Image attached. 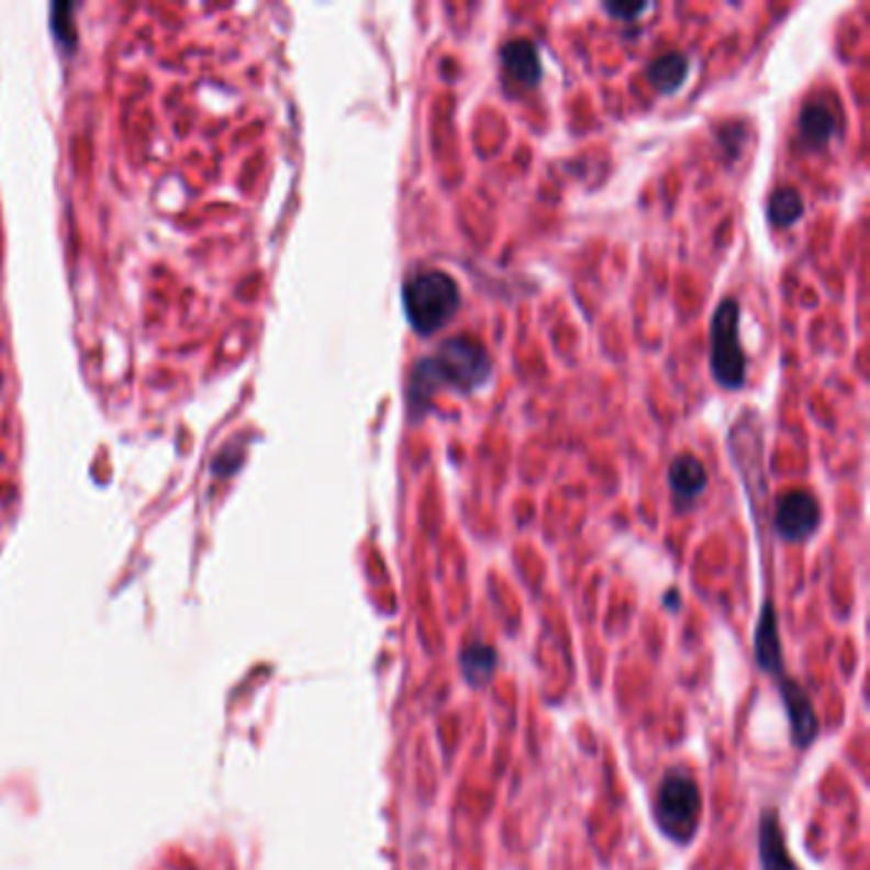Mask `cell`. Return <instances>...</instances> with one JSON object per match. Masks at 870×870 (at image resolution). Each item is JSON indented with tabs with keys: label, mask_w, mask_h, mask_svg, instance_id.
I'll return each instance as SVG.
<instances>
[{
	"label": "cell",
	"mask_w": 870,
	"mask_h": 870,
	"mask_svg": "<svg viewBox=\"0 0 870 870\" xmlns=\"http://www.w3.org/2000/svg\"><path fill=\"white\" fill-rule=\"evenodd\" d=\"M490 373H493V360L486 345L468 335L449 337L437 353L416 362L409 381V409L424 411L432 395L445 386L462 393L478 391L490 381Z\"/></svg>",
	"instance_id": "6da1fadb"
},
{
	"label": "cell",
	"mask_w": 870,
	"mask_h": 870,
	"mask_svg": "<svg viewBox=\"0 0 870 870\" xmlns=\"http://www.w3.org/2000/svg\"><path fill=\"white\" fill-rule=\"evenodd\" d=\"M403 310L419 335L430 337L439 332L460 310V289L445 271L430 268L411 276L403 287Z\"/></svg>",
	"instance_id": "7a4b0ae2"
},
{
	"label": "cell",
	"mask_w": 870,
	"mask_h": 870,
	"mask_svg": "<svg viewBox=\"0 0 870 870\" xmlns=\"http://www.w3.org/2000/svg\"><path fill=\"white\" fill-rule=\"evenodd\" d=\"M654 814L659 829L669 840L687 845L698 833L702 814V794L698 781L682 769H671L656 789Z\"/></svg>",
	"instance_id": "3957f363"
},
{
	"label": "cell",
	"mask_w": 870,
	"mask_h": 870,
	"mask_svg": "<svg viewBox=\"0 0 870 870\" xmlns=\"http://www.w3.org/2000/svg\"><path fill=\"white\" fill-rule=\"evenodd\" d=\"M738 322H740L738 302H735V299H723L715 316H712L710 366L715 381L730 391L740 389V386L746 383V353H743L740 347Z\"/></svg>",
	"instance_id": "277c9868"
},
{
	"label": "cell",
	"mask_w": 870,
	"mask_h": 870,
	"mask_svg": "<svg viewBox=\"0 0 870 870\" xmlns=\"http://www.w3.org/2000/svg\"><path fill=\"white\" fill-rule=\"evenodd\" d=\"M822 518L819 503L810 490H789L779 498L777 513H773V524L781 539L787 542H804L817 532Z\"/></svg>",
	"instance_id": "5b68a950"
},
{
	"label": "cell",
	"mask_w": 870,
	"mask_h": 870,
	"mask_svg": "<svg viewBox=\"0 0 870 870\" xmlns=\"http://www.w3.org/2000/svg\"><path fill=\"white\" fill-rule=\"evenodd\" d=\"M781 698H784L789 725H791V740L796 748H806L817 738L819 723L817 712H814L810 692L802 684H796L794 679H781Z\"/></svg>",
	"instance_id": "8992f818"
},
{
	"label": "cell",
	"mask_w": 870,
	"mask_h": 870,
	"mask_svg": "<svg viewBox=\"0 0 870 870\" xmlns=\"http://www.w3.org/2000/svg\"><path fill=\"white\" fill-rule=\"evenodd\" d=\"M758 858H761L763 870H799L794 858L789 856L779 814L773 810L761 814V825H758Z\"/></svg>",
	"instance_id": "52a82bcc"
},
{
	"label": "cell",
	"mask_w": 870,
	"mask_h": 870,
	"mask_svg": "<svg viewBox=\"0 0 870 870\" xmlns=\"http://www.w3.org/2000/svg\"><path fill=\"white\" fill-rule=\"evenodd\" d=\"M501 62L505 75H509L513 82L534 87L542 79L539 52H536V46L528 42V38H511V42H505L501 49Z\"/></svg>",
	"instance_id": "ba28073f"
},
{
	"label": "cell",
	"mask_w": 870,
	"mask_h": 870,
	"mask_svg": "<svg viewBox=\"0 0 870 870\" xmlns=\"http://www.w3.org/2000/svg\"><path fill=\"white\" fill-rule=\"evenodd\" d=\"M756 659H758V663H761V669L769 671V674H781V669H784V654H781L777 611H773V603L763 605L761 621H758Z\"/></svg>",
	"instance_id": "9c48e42d"
},
{
	"label": "cell",
	"mask_w": 870,
	"mask_h": 870,
	"mask_svg": "<svg viewBox=\"0 0 870 870\" xmlns=\"http://www.w3.org/2000/svg\"><path fill=\"white\" fill-rule=\"evenodd\" d=\"M687 75H690V59L682 52H667L659 54L646 69V77L651 87L659 92H677L684 85Z\"/></svg>",
	"instance_id": "30bf717a"
},
{
	"label": "cell",
	"mask_w": 870,
	"mask_h": 870,
	"mask_svg": "<svg viewBox=\"0 0 870 870\" xmlns=\"http://www.w3.org/2000/svg\"><path fill=\"white\" fill-rule=\"evenodd\" d=\"M837 129V118L827 102H806L799 113V133L810 146H825Z\"/></svg>",
	"instance_id": "8fae6325"
},
{
	"label": "cell",
	"mask_w": 870,
	"mask_h": 870,
	"mask_svg": "<svg viewBox=\"0 0 870 870\" xmlns=\"http://www.w3.org/2000/svg\"><path fill=\"white\" fill-rule=\"evenodd\" d=\"M669 482L679 498L692 501L707 488V470L694 455H679L669 468Z\"/></svg>",
	"instance_id": "7c38bea8"
},
{
	"label": "cell",
	"mask_w": 870,
	"mask_h": 870,
	"mask_svg": "<svg viewBox=\"0 0 870 870\" xmlns=\"http://www.w3.org/2000/svg\"><path fill=\"white\" fill-rule=\"evenodd\" d=\"M498 667V651L493 646L482 644V640H472L460 651V671L465 682L470 687L488 684V679L493 677Z\"/></svg>",
	"instance_id": "4fadbf2b"
},
{
	"label": "cell",
	"mask_w": 870,
	"mask_h": 870,
	"mask_svg": "<svg viewBox=\"0 0 870 870\" xmlns=\"http://www.w3.org/2000/svg\"><path fill=\"white\" fill-rule=\"evenodd\" d=\"M804 215V200L794 187H779L769 200V217L773 225H794Z\"/></svg>",
	"instance_id": "5bb4252c"
},
{
	"label": "cell",
	"mask_w": 870,
	"mask_h": 870,
	"mask_svg": "<svg viewBox=\"0 0 870 870\" xmlns=\"http://www.w3.org/2000/svg\"><path fill=\"white\" fill-rule=\"evenodd\" d=\"M646 3H636V5H626V3H607L605 11L618 15V19H633V15L644 13L646 11Z\"/></svg>",
	"instance_id": "9a60e30c"
}]
</instances>
